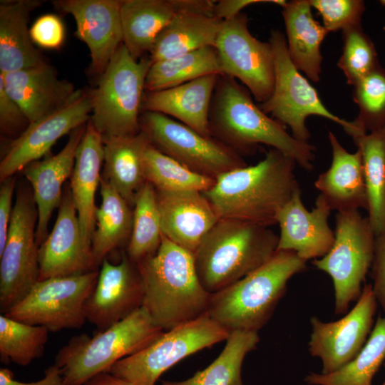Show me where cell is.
Wrapping results in <instances>:
<instances>
[{
	"mask_svg": "<svg viewBox=\"0 0 385 385\" xmlns=\"http://www.w3.org/2000/svg\"><path fill=\"white\" fill-rule=\"evenodd\" d=\"M385 360V317L379 316L372 331L358 354L330 374L309 373V385H372L374 375Z\"/></svg>",
	"mask_w": 385,
	"mask_h": 385,
	"instance_id": "obj_36",
	"label": "cell"
},
{
	"mask_svg": "<svg viewBox=\"0 0 385 385\" xmlns=\"http://www.w3.org/2000/svg\"><path fill=\"white\" fill-rule=\"evenodd\" d=\"M342 34L344 45L337 65L347 83L354 86L380 64L375 46L361 24L345 29Z\"/></svg>",
	"mask_w": 385,
	"mask_h": 385,
	"instance_id": "obj_41",
	"label": "cell"
},
{
	"mask_svg": "<svg viewBox=\"0 0 385 385\" xmlns=\"http://www.w3.org/2000/svg\"><path fill=\"white\" fill-rule=\"evenodd\" d=\"M29 120L18 103L6 93L0 78V128L7 135L19 134L27 128ZM18 136V137H19Z\"/></svg>",
	"mask_w": 385,
	"mask_h": 385,
	"instance_id": "obj_44",
	"label": "cell"
},
{
	"mask_svg": "<svg viewBox=\"0 0 385 385\" xmlns=\"http://www.w3.org/2000/svg\"><path fill=\"white\" fill-rule=\"evenodd\" d=\"M103 170L101 178L113 187L130 205L146 182L143 157L150 144L141 130L132 135L103 137Z\"/></svg>",
	"mask_w": 385,
	"mask_h": 385,
	"instance_id": "obj_29",
	"label": "cell"
},
{
	"mask_svg": "<svg viewBox=\"0 0 385 385\" xmlns=\"http://www.w3.org/2000/svg\"><path fill=\"white\" fill-rule=\"evenodd\" d=\"M282 8L287 51L292 63L311 81H319L320 46L329 31L313 18L309 1H286Z\"/></svg>",
	"mask_w": 385,
	"mask_h": 385,
	"instance_id": "obj_28",
	"label": "cell"
},
{
	"mask_svg": "<svg viewBox=\"0 0 385 385\" xmlns=\"http://www.w3.org/2000/svg\"><path fill=\"white\" fill-rule=\"evenodd\" d=\"M140 125L153 147L202 175L215 180L247 165L233 148L164 114L143 111Z\"/></svg>",
	"mask_w": 385,
	"mask_h": 385,
	"instance_id": "obj_11",
	"label": "cell"
},
{
	"mask_svg": "<svg viewBox=\"0 0 385 385\" xmlns=\"http://www.w3.org/2000/svg\"><path fill=\"white\" fill-rule=\"evenodd\" d=\"M278 241L267 227L219 219L193 254L202 286L213 294L235 283L269 261Z\"/></svg>",
	"mask_w": 385,
	"mask_h": 385,
	"instance_id": "obj_4",
	"label": "cell"
},
{
	"mask_svg": "<svg viewBox=\"0 0 385 385\" xmlns=\"http://www.w3.org/2000/svg\"><path fill=\"white\" fill-rule=\"evenodd\" d=\"M101 205L96 212L92 252L100 267L107 255L129 241L133 211L127 201L108 182L101 178Z\"/></svg>",
	"mask_w": 385,
	"mask_h": 385,
	"instance_id": "obj_32",
	"label": "cell"
},
{
	"mask_svg": "<svg viewBox=\"0 0 385 385\" xmlns=\"http://www.w3.org/2000/svg\"><path fill=\"white\" fill-rule=\"evenodd\" d=\"M14 175L1 181L0 188V254L6 245L13 208L12 197L15 188Z\"/></svg>",
	"mask_w": 385,
	"mask_h": 385,
	"instance_id": "obj_46",
	"label": "cell"
},
{
	"mask_svg": "<svg viewBox=\"0 0 385 385\" xmlns=\"http://www.w3.org/2000/svg\"><path fill=\"white\" fill-rule=\"evenodd\" d=\"M143 168L145 180L158 191L196 190L204 192L215 181L188 169L151 144L145 149Z\"/></svg>",
	"mask_w": 385,
	"mask_h": 385,
	"instance_id": "obj_38",
	"label": "cell"
},
{
	"mask_svg": "<svg viewBox=\"0 0 385 385\" xmlns=\"http://www.w3.org/2000/svg\"><path fill=\"white\" fill-rule=\"evenodd\" d=\"M83 385H133L130 382L115 376L110 372L99 374Z\"/></svg>",
	"mask_w": 385,
	"mask_h": 385,
	"instance_id": "obj_49",
	"label": "cell"
},
{
	"mask_svg": "<svg viewBox=\"0 0 385 385\" xmlns=\"http://www.w3.org/2000/svg\"><path fill=\"white\" fill-rule=\"evenodd\" d=\"M38 212L31 192L19 187L6 245L0 254V310L6 313L38 281V246L36 240Z\"/></svg>",
	"mask_w": 385,
	"mask_h": 385,
	"instance_id": "obj_13",
	"label": "cell"
},
{
	"mask_svg": "<svg viewBox=\"0 0 385 385\" xmlns=\"http://www.w3.org/2000/svg\"><path fill=\"white\" fill-rule=\"evenodd\" d=\"M30 36L38 46L46 49L59 48L65 38V29L61 19L52 14L38 18L29 29Z\"/></svg>",
	"mask_w": 385,
	"mask_h": 385,
	"instance_id": "obj_43",
	"label": "cell"
},
{
	"mask_svg": "<svg viewBox=\"0 0 385 385\" xmlns=\"http://www.w3.org/2000/svg\"><path fill=\"white\" fill-rule=\"evenodd\" d=\"M362 155L367 212L375 236L385 233V127L353 138Z\"/></svg>",
	"mask_w": 385,
	"mask_h": 385,
	"instance_id": "obj_33",
	"label": "cell"
},
{
	"mask_svg": "<svg viewBox=\"0 0 385 385\" xmlns=\"http://www.w3.org/2000/svg\"><path fill=\"white\" fill-rule=\"evenodd\" d=\"M306 262L294 252L277 250L250 274L210 294L207 314L230 332H258L284 297L288 281L307 269Z\"/></svg>",
	"mask_w": 385,
	"mask_h": 385,
	"instance_id": "obj_5",
	"label": "cell"
},
{
	"mask_svg": "<svg viewBox=\"0 0 385 385\" xmlns=\"http://www.w3.org/2000/svg\"><path fill=\"white\" fill-rule=\"evenodd\" d=\"M212 74L223 75L216 48L208 46L152 63L145 91L165 90Z\"/></svg>",
	"mask_w": 385,
	"mask_h": 385,
	"instance_id": "obj_34",
	"label": "cell"
},
{
	"mask_svg": "<svg viewBox=\"0 0 385 385\" xmlns=\"http://www.w3.org/2000/svg\"><path fill=\"white\" fill-rule=\"evenodd\" d=\"M133 227L126 255L133 262L153 256L158 251L162 230L156 190L146 181L134 202Z\"/></svg>",
	"mask_w": 385,
	"mask_h": 385,
	"instance_id": "obj_37",
	"label": "cell"
},
{
	"mask_svg": "<svg viewBox=\"0 0 385 385\" xmlns=\"http://www.w3.org/2000/svg\"><path fill=\"white\" fill-rule=\"evenodd\" d=\"M86 124L74 129L63 148L54 155H46L42 160L27 165L23 174L32 187L38 220L36 240L39 247L47 237L48 225L53 211L58 207L63 195L62 187L72 174L77 148Z\"/></svg>",
	"mask_w": 385,
	"mask_h": 385,
	"instance_id": "obj_22",
	"label": "cell"
},
{
	"mask_svg": "<svg viewBox=\"0 0 385 385\" xmlns=\"http://www.w3.org/2000/svg\"><path fill=\"white\" fill-rule=\"evenodd\" d=\"M382 5L385 6V0H382L380 1Z\"/></svg>",
	"mask_w": 385,
	"mask_h": 385,
	"instance_id": "obj_50",
	"label": "cell"
},
{
	"mask_svg": "<svg viewBox=\"0 0 385 385\" xmlns=\"http://www.w3.org/2000/svg\"><path fill=\"white\" fill-rule=\"evenodd\" d=\"M151 65L149 56L135 60L122 43L96 87L87 91L91 104L90 120L103 137L140 131L145 79Z\"/></svg>",
	"mask_w": 385,
	"mask_h": 385,
	"instance_id": "obj_7",
	"label": "cell"
},
{
	"mask_svg": "<svg viewBox=\"0 0 385 385\" xmlns=\"http://www.w3.org/2000/svg\"><path fill=\"white\" fill-rule=\"evenodd\" d=\"M370 270L374 294L385 314V233L375 236L374 258Z\"/></svg>",
	"mask_w": 385,
	"mask_h": 385,
	"instance_id": "obj_45",
	"label": "cell"
},
{
	"mask_svg": "<svg viewBox=\"0 0 385 385\" xmlns=\"http://www.w3.org/2000/svg\"><path fill=\"white\" fill-rule=\"evenodd\" d=\"M6 93L21 107L30 123L63 108L82 91L60 79L46 61L38 66L1 73Z\"/></svg>",
	"mask_w": 385,
	"mask_h": 385,
	"instance_id": "obj_21",
	"label": "cell"
},
{
	"mask_svg": "<svg viewBox=\"0 0 385 385\" xmlns=\"http://www.w3.org/2000/svg\"><path fill=\"white\" fill-rule=\"evenodd\" d=\"M99 270L37 281L29 293L4 314L56 332L78 329L86 320L84 305L98 280Z\"/></svg>",
	"mask_w": 385,
	"mask_h": 385,
	"instance_id": "obj_12",
	"label": "cell"
},
{
	"mask_svg": "<svg viewBox=\"0 0 385 385\" xmlns=\"http://www.w3.org/2000/svg\"><path fill=\"white\" fill-rule=\"evenodd\" d=\"M165 331L157 326L144 307L93 337L76 335L55 356L64 385H83L122 359L151 344Z\"/></svg>",
	"mask_w": 385,
	"mask_h": 385,
	"instance_id": "obj_6",
	"label": "cell"
},
{
	"mask_svg": "<svg viewBox=\"0 0 385 385\" xmlns=\"http://www.w3.org/2000/svg\"><path fill=\"white\" fill-rule=\"evenodd\" d=\"M377 305L371 284H364L356 304L340 319L324 322L311 317L308 350L321 359L322 374L338 370L358 354L374 327Z\"/></svg>",
	"mask_w": 385,
	"mask_h": 385,
	"instance_id": "obj_15",
	"label": "cell"
},
{
	"mask_svg": "<svg viewBox=\"0 0 385 385\" xmlns=\"http://www.w3.org/2000/svg\"><path fill=\"white\" fill-rule=\"evenodd\" d=\"M0 385H64L59 367L53 364L44 371V377L36 381L24 382L14 378L13 372L6 368L0 369Z\"/></svg>",
	"mask_w": 385,
	"mask_h": 385,
	"instance_id": "obj_48",
	"label": "cell"
},
{
	"mask_svg": "<svg viewBox=\"0 0 385 385\" xmlns=\"http://www.w3.org/2000/svg\"><path fill=\"white\" fill-rule=\"evenodd\" d=\"M162 234L194 254L205 235L219 220L203 192L156 190Z\"/></svg>",
	"mask_w": 385,
	"mask_h": 385,
	"instance_id": "obj_23",
	"label": "cell"
},
{
	"mask_svg": "<svg viewBox=\"0 0 385 385\" xmlns=\"http://www.w3.org/2000/svg\"><path fill=\"white\" fill-rule=\"evenodd\" d=\"M41 4L38 0L1 1L0 73L16 71L45 62L34 46L28 29L31 12Z\"/></svg>",
	"mask_w": 385,
	"mask_h": 385,
	"instance_id": "obj_30",
	"label": "cell"
},
{
	"mask_svg": "<svg viewBox=\"0 0 385 385\" xmlns=\"http://www.w3.org/2000/svg\"><path fill=\"white\" fill-rule=\"evenodd\" d=\"M52 4L58 10L73 16L76 36L90 50L91 71L100 76L123 43L122 1L57 0Z\"/></svg>",
	"mask_w": 385,
	"mask_h": 385,
	"instance_id": "obj_19",
	"label": "cell"
},
{
	"mask_svg": "<svg viewBox=\"0 0 385 385\" xmlns=\"http://www.w3.org/2000/svg\"><path fill=\"white\" fill-rule=\"evenodd\" d=\"M284 0H220L216 1L213 9V16L221 20L227 21L241 13V11L252 4L260 3H272L280 6L284 4Z\"/></svg>",
	"mask_w": 385,
	"mask_h": 385,
	"instance_id": "obj_47",
	"label": "cell"
},
{
	"mask_svg": "<svg viewBox=\"0 0 385 385\" xmlns=\"http://www.w3.org/2000/svg\"><path fill=\"white\" fill-rule=\"evenodd\" d=\"M332 150L329 168L321 173L314 182L331 210L338 212L350 210H367V193L361 152L357 148L348 152L334 134L329 132Z\"/></svg>",
	"mask_w": 385,
	"mask_h": 385,
	"instance_id": "obj_26",
	"label": "cell"
},
{
	"mask_svg": "<svg viewBox=\"0 0 385 385\" xmlns=\"http://www.w3.org/2000/svg\"><path fill=\"white\" fill-rule=\"evenodd\" d=\"M381 385H385V379H384V382L381 384Z\"/></svg>",
	"mask_w": 385,
	"mask_h": 385,
	"instance_id": "obj_51",
	"label": "cell"
},
{
	"mask_svg": "<svg viewBox=\"0 0 385 385\" xmlns=\"http://www.w3.org/2000/svg\"><path fill=\"white\" fill-rule=\"evenodd\" d=\"M269 43L274 63V86L270 98L260 103V108L292 130L298 140L307 142L310 133L306 119L312 115L327 118L342 126L351 137L355 133L352 121H346L331 113L322 102L316 89L292 63L287 40L279 30H272Z\"/></svg>",
	"mask_w": 385,
	"mask_h": 385,
	"instance_id": "obj_10",
	"label": "cell"
},
{
	"mask_svg": "<svg viewBox=\"0 0 385 385\" xmlns=\"http://www.w3.org/2000/svg\"><path fill=\"white\" fill-rule=\"evenodd\" d=\"M230 334L205 314L165 331L148 346L116 362L109 372L133 385H155L168 369L200 350L226 341Z\"/></svg>",
	"mask_w": 385,
	"mask_h": 385,
	"instance_id": "obj_9",
	"label": "cell"
},
{
	"mask_svg": "<svg viewBox=\"0 0 385 385\" xmlns=\"http://www.w3.org/2000/svg\"><path fill=\"white\" fill-rule=\"evenodd\" d=\"M49 331L43 326L31 325L0 315V358L26 366L40 358L44 351Z\"/></svg>",
	"mask_w": 385,
	"mask_h": 385,
	"instance_id": "obj_39",
	"label": "cell"
},
{
	"mask_svg": "<svg viewBox=\"0 0 385 385\" xmlns=\"http://www.w3.org/2000/svg\"><path fill=\"white\" fill-rule=\"evenodd\" d=\"M211 135L233 148L250 151L259 144L277 149L307 170L313 168L315 148L289 134L285 126L270 118L252 101L236 79L219 76L212 98Z\"/></svg>",
	"mask_w": 385,
	"mask_h": 385,
	"instance_id": "obj_2",
	"label": "cell"
},
{
	"mask_svg": "<svg viewBox=\"0 0 385 385\" xmlns=\"http://www.w3.org/2000/svg\"><path fill=\"white\" fill-rule=\"evenodd\" d=\"M137 265L145 289L143 307L163 331L207 314L210 294L198 279L193 253L162 235L157 252Z\"/></svg>",
	"mask_w": 385,
	"mask_h": 385,
	"instance_id": "obj_3",
	"label": "cell"
},
{
	"mask_svg": "<svg viewBox=\"0 0 385 385\" xmlns=\"http://www.w3.org/2000/svg\"><path fill=\"white\" fill-rule=\"evenodd\" d=\"M103 160V136L89 119L76 150L69 185L83 238L91 247L93 235L96 229L97 209L95 205V195L100 185L101 178L100 172Z\"/></svg>",
	"mask_w": 385,
	"mask_h": 385,
	"instance_id": "obj_25",
	"label": "cell"
},
{
	"mask_svg": "<svg viewBox=\"0 0 385 385\" xmlns=\"http://www.w3.org/2000/svg\"><path fill=\"white\" fill-rule=\"evenodd\" d=\"M144 298V284L137 264L126 253L118 264L106 258L84 305L86 320L103 331L140 309Z\"/></svg>",
	"mask_w": 385,
	"mask_h": 385,
	"instance_id": "obj_16",
	"label": "cell"
},
{
	"mask_svg": "<svg viewBox=\"0 0 385 385\" xmlns=\"http://www.w3.org/2000/svg\"><path fill=\"white\" fill-rule=\"evenodd\" d=\"M309 2L321 15L323 26L329 32L361 24L365 11L364 2L361 0H310Z\"/></svg>",
	"mask_w": 385,
	"mask_h": 385,
	"instance_id": "obj_42",
	"label": "cell"
},
{
	"mask_svg": "<svg viewBox=\"0 0 385 385\" xmlns=\"http://www.w3.org/2000/svg\"><path fill=\"white\" fill-rule=\"evenodd\" d=\"M354 86L353 99L359 115L352 121V138L385 127V70L379 66Z\"/></svg>",
	"mask_w": 385,
	"mask_h": 385,
	"instance_id": "obj_40",
	"label": "cell"
},
{
	"mask_svg": "<svg viewBox=\"0 0 385 385\" xmlns=\"http://www.w3.org/2000/svg\"><path fill=\"white\" fill-rule=\"evenodd\" d=\"M91 113L88 92L81 93L60 110L33 123L9 145L0 163L1 182L29 163L46 156L62 136L87 123Z\"/></svg>",
	"mask_w": 385,
	"mask_h": 385,
	"instance_id": "obj_18",
	"label": "cell"
},
{
	"mask_svg": "<svg viewBox=\"0 0 385 385\" xmlns=\"http://www.w3.org/2000/svg\"><path fill=\"white\" fill-rule=\"evenodd\" d=\"M38 280L99 270L92 247L83 238L68 185L63 189L54 226L38 247Z\"/></svg>",
	"mask_w": 385,
	"mask_h": 385,
	"instance_id": "obj_17",
	"label": "cell"
},
{
	"mask_svg": "<svg viewBox=\"0 0 385 385\" xmlns=\"http://www.w3.org/2000/svg\"><path fill=\"white\" fill-rule=\"evenodd\" d=\"M191 11L190 0H123V43L136 61L150 51L158 36L177 13Z\"/></svg>",
	"mask_w": 385,
	"mask_h": 385,
	"instance_id": "obj_27",
	"label": "cell"
},
{
	"mask_svg": "<svg viewBox=\"0 0 385 385\" xmlns=\"http://www.w3.org/2000/svg\"><path fill=\"white\" fill-rule=\"evenodd\" d=\"M296 162L271 148L257 164L218 176L203 194L220 219H234L267 227L277 224L280 209L300 189Z\"/></svg>",
	"mask_w": 385,
	"mask_h": 385,
	"instance_id": "obj_1",
	"label": "cell"
},
{
	"mask_svg": "<svg viewBox=\"0 0 385 385\" xmlns=\"http://www.w3.org/2000/svg\"><path fill=\"white\" fill-rule=\"evenodd\" d=\"M334 236L328 253L312 264L331 277L334 313L339 315L346 313L361 294L373 262L375 235L367 217H362L359 210H350L337 212Z\"/></svg>",
	"mask_w": 385,
	"mask_h": 385,
	"instance_id": "obj_8",
	"label": "cell"
},
{
	"mask_svg": "<svg viewBox=\"0 0 385 385\" xmlns=\"http://www.w3.org/2000/svg\"><path fill=\"white\" fill-rule=\"evenodd\" d=\"M222 21L213 16L180 11L158 36L148 56L154 63L215 47Z\"/></svg>",
	"mask_w": 385,
	"mask_h": 385,
	"instance_id": "obj_31",
	"label": "cell"
},
{
	"mask_svg": "<svg viewBox=\"0 0 385 385\" xmlns=\"http://www.w3.org/2000/svg\"><path fill=\"white\" fill-rule=\"evenodd\" d=\"M259 342L257 332L232 331L222 352L205 369L183 381H163L162 385H243V361Z\"/></svg>",
	"mask_w": 385,
	"mask_h": 385,
	"instance_id": "obj_35",
	"label": "cell"
},
{
	"mask_svg": "<svg viewBox=\"0 0 385 385\" xmlns=\"http://www.w3.org/2000/svg\"><path fill=\"white\" fill-rule=\"evenodd\" d=\"M332 210L319 194L315 207L309 211L301 190L280 209L276 217L280 228L277 250L294 252L304 261L324 257L334 242V232L328 224Z\"/></svg>",
	"mask_w": 385,
	"mask_h": 385,
	"instance_id": "obj_20",
	"label": "cell"
},
{
	"mask_svg": "<svg viewBox=\"0 0 385 385\" xmlns=\"http://www.w3.org/2000/svg\"><path fill=\"white\" fill-rule=\"evenodd\" d=\"M215 48L223 75L238 79L260 103L270 98L275 79L272 49L251 34L245 14L222 21Z\"/></svg>",
	"mask_w": 385,
	"mask_h": 385,
	"instance_id": "obj_14",
	"label": "cell"
},
{
	"mask_svg": "<svg viewBox=\"0 0 385 385\" xmlns=\"http://www.w3.org/2000/svg\"><path fill=\"white\" fill-rule=\"evenodd\" d=\"M219 76L207 75L173 88L145 92L142 112L164 114L206 137H211L210 109Z\"/></svg>",
	"mask_w": 385,
	"mask_h": 385,
	"instance_id": "obj_24",
	"label": "cell"
}]
</instances>
